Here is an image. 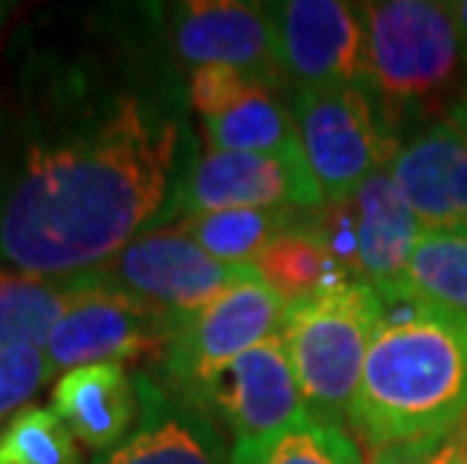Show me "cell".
<instances>
[{
    "label": "cell",
    "mask_w": 467,
    "mask_h": 464,
    "mask_svg": "<svg viewBox=\"0 0 467 464\" xmlns=\"http://www.w3.org/2000/svg\"><path fill=\"white\" fill-rule=\"evenodd\" d=\"M82 286V278H43L18 269H0V350H46L55 325Z\"/></svg>",
    "instance_id": "cell-17"
},
{
    "label": "cell",
    "mask_w": 467,
    "mask_h": 464,
    "mask_svg": "<svg viewBox=\"0 0 467 464\" xmlns=\"http://www.w3.org/2000/svg\"><path fill=\"white\" fill-rule=\"evenodd\" d=\"M187 103L163 70L115 85L67 70L48 82L0 187V263L78 278L169 223L200 157Z\"/></svg>",
    "instance_id": "cell-1"
},
{
    "label": "cell",
    "mask_w": 467,
    "mask_h": 464,
    "mask_svg": "<svg viewBox=\"0 0 467 464\" xmlns=\"http://www.w3.org/2000/svg\"><path fill=\"white\" fill-rule=\"evenodd\" d=\"M265 6L275 25L284 82L296 85V91L365 85L368 46L356 6L337 0H281Z\"/></svg>",
    "instance_id": "cell-11"
},
{
    "label": "cell",
    "mask_w": 467,
    "mask_h": 464,
    "mask_svg": "<svg viewBox=\"0 0 467 464\" xmlns=\"http://www.w3.org/2000/svg\"><path fill=\"white\" fill-rule=\"evenodd\" d=\"M450 6H452L455 27H459V36H462V52H464V64H467V0H459V4H450Z\"/></svg>",
    "instance_id": "cell-27"
},
{
    "label": "cell",
    "mask_w": 467,
    "mask_h": 464,
    "mask_svg": "<svg viewBox=\"0 0 467 464\" xmlns=\"http://www.w3.org/2000/svg\"><path fill=\"white\" fill-rule=\"evenodd\" d=\"M452 464H464V447H462L459 456H455V461H452Z\"/></svg>",
    "instance_id": "cell-29"
},
{
    "label": "cell",
    "mask_w": 467,
    "mask_h": 464,
    "mask_svg": "<svg viewBox=\"0 0 467 464\" xmlns=\"http://www.w3.org/2000/svg\"><path fill=\"white\" fill-rule=\"evenodd\" d=\"M286 302L263 281L217 295L187 317L163 350V383L184 398H196L226 365L281 335Z\"/></svg>",
    "instance_id": "cell-8"
},
{
    "label": "cell",
    "mask_w": 467,
    "mask_h": 464,
    "mask_svg": "<svg viewBox=\"0 0 467 464\" xmlns=\"http://www.w3.org/2000/svg\"><path fill=\"white\" fill-rule=\"evenodd\" d=\"M450 118L455 121V127L467 136V85H464V91H462V97L455 100V106L450 108Z\"/></svg>",
    "instance_id": "cell-28"
},
{
    "label": "cell",
    "mask_w": 467,
    "mask_h": 464,
    "mask_svg": "<svg viewBox=\"0 0 467 464\" xmlns=\"http://www.w3.org/2000/svg\"><path fill=\"white\" fill-rule=\"evenodd\" d=\"M314 209L284 205V209H233L193 214L178 223L187 239H193L205 253L221 263H254L268 244L284 232L305 230Z\"/></svg>",
    "instance_id": "cell-18"
},
{
    "label": "cell",
    "mask_w": 467,
    "mask_h": 464,
    "mask_svg": "<svg viewBox=\"0 0 467 464\" xmlns=\"http://www.w3.org/2000/svg\"><path fill=\"white\" fill-rule=\"evenodd\" d=\"M368 46L365 88L380 106L386 124L441 108L462 97L467 64L452 6L434 0H383L359 6Z\"/></svg>",
    "instance_id": "cell-3"
},
{
    "label": "cell",
    "mask_w": 467,
    "mask_h": 464,
    "mask_svg": "<svg viewBox=\"0 0 467 464\" xmlns=\"http://www.w3.org/2000/svg\"><path fill=\"white\" fill-rule=\"evenodd\" d=\"M464 464H467V434H464Z\"/></svg>",
    "instance_id": "cell-30"
},
{
    "label": "cell",
    "mask_w": 467,
    "mask_h": 464,
    "mask_svg": "<svg viewBox=\"0 0 467 464\" xmlns=\"http://www.w3.org/2000/svg\"><path fill=\"white\" fill-rule=\"evenodd\" d=\"M136 428L91 464H230L223 431L212 413L148 374H136Z\"/></svg>",
    "instance_id": "cell-14"
},
{
    "label": "cell",
    "mask_w": 467,
    "mask_h": 464,
    "mask_svg": "<svg viewBox=\"0 0 467 464\" xmlns=\"http://www.w3.org/2000/svg\"><path fill=\"white\" fill-rule=\"evenodd\" d=\"M0 464H82V452L52 407L27 404L0 431Z\"/></svg>",
    "instance_id": "cell-23"
},
{
    "label": "cell",
    "mask_w": 467,
    "mask_h": 464,
    "mask_svg": "<svg viewBox=\"0 0 467 464\" xmlns=\"http://www.w3.org/2000/svg\"><path fill=\"white\" fill-rule=\"evenodd\" d=\"M52 410L82 447L97 456L118 447L139 422L136 374L124 365H85L57 377Z\"/></svg>",
    "instance_id": "cell-16"
},
{
    "label": "cell",
    "mask_w": 467,
    "mask_h": 464,
    "mask_svg": "<svg viewBox=\"0 0 467 464\" xmlns=\"http://www.w3.org/2000/svg\"><path fill=\"white\" fill-rule=\"evenodd\" d=\"M404 286L467 320V232L425 230L407 263Z\"/></svg>",
    "instance_id": "cell-22"
},
{
    "label": "cell",
    "mask_w": 467,
    "mask_h": 464,
    "mask_svg": "<svg viewBox=\"0 0 467 464\" xmlns=\"http://www.w3.org/2000/svg\"><path fill=\"white\" fill-rule=\"evenodd\" d=\"M230 464H362V456L341 426L305 419L263 440L233 443Z\"/></svg>",
    "instance_id": "cell-21"
},
{
    "label": "cell",
    "mask_w": 467,
    "mask_h": 464,
    "mask_svg": "<svg viewBox=\"0 0 467 464\" xmlns=\"http://www.w3.org/2000/svg\"><path fill=\"white\" fill-rule=\"evenodd\" d=\"M350 281L392 290L404 284L410 253L425 232L389 170L374 172L344 200L314 209L307 226Z\"/></svg>",
    "instance_id": "cell-7"
},
{
    "label": "cell",
    "mask_w": 467,
    "mask_h": 464,
    "mask_svg": "<svg viewBox=\"0 0 467 464\" xmlns=\"http://www.w3.org/2000/svg\"><path fill=\"white\" fill-rule=\"evenodd\" d=\"M307 226L284 232L254 260L263 284L272 286L286 304L326 290V286L350 281Z\"/></svg>",
    "instance_id": "cell-20"
},
{
    "label": "cell",
    "mask_w": 467,
    "mask_h": 464,
    "mask_svg": "<svg viewBox=\"0 0 467 464\" xmlns=\"http://www.w3.org/2000/svg\"><path fill=\"white\" fill-rule=\"evenodd\" d=\"M464 434H467V422L452 434H443V438L377 447L371 464H452L464 447Z\"/></svg>",
    "instance_id": "cell-26"
},
{
    "label": "cell",
    "mask_w": 467,
    "mask_h": 464,
    "mask_svg": "<svg viewBox=\"0 0 467 464\" xmlns=\"http://www.w3.org/2000/svg\"><path fill=\"white\" fill-rule=\"evenodd\" d=\"M380 317V293L362 281L326 286L286 304L281 341L314 419L335 426L347 419Z\"/></svg>",
    "instance_id": "cell-4"
},
{
    "label": "cell",
    "mask_w": 467,
    "mask_h": 464,
    "mask_svg": "<svg viewBox=\"0 0 467 464\" xmlns=\"http://www.w3.org/2000/svg\"><path fill=\"white\" fill-rule=\"evenodd\" d=\"M323 202L305 157L208 151L178 184L169 221L233 209H320Z\"/></svg>",
    "instance_id": "cell-10"
},
{
    "label": "cell",
    "mask_w": 467,
    "mask_h": 464,
    "mask_svg": "<svg viewBox=\"0 0 467 464\" xmlns=\"http://www.w3.org/2000/svg\"><path fill=\"white\" fill-rule=\"evenodd\" d=\"M377 293L383 317L347 422L374 449L452 434L467 419V320L404 284Z\"/></svg>",
    "instance_id": "cell-2"
},
{
    "label": "cell",
    "mask_w": 467,
    "mask_h": 464,
    "mask_svg": "<svg viewBox=\"0 0 467 464\" xmlns=\"http://www.w3.org/2000/svg\"><path fill=\"white\" fill-rule=\"evenodd\" d=\"M389 175L422 230L467 232V136L437 118L401 142Z\"/></svg>",
    "instance_id": "cell-15"
},
{
    "label": "cell",
    "mask_w": 467,
    "mask_h": 464,
    "mask_svg": "<svg viewBox=\"0 0 467 464\" xmlns=\"http://www.w3.org/2000/svg\"><path fill=\"white\" fill-rule=\"evenodd\" d=\"M82 293L55 325L43 350L52 377L85 365H121L145 353L166 350L182 325L175 317L127 293L106 290L88 278H82Z\"/></svg>",
    "instance_id": "cell-9"
},
{
    "label": "cell",
    "mask_w": 467,
    "mask_h": 464,
    "mask_svg": "<svg viewBox=\"0 0 467 464\" xmlns=\"http://www.w3.org/2000/svg\"><path fill=\"white\" fill-rule=\"evenodd\" d=\"M256 88H268L260 76L238 70V67H223V64H208V67H196L191 70V85H187V100L191 108L202 115V121H212V118H221L223 112H230L233 106H238L247 94L256 91Z\"/></svg>",
    "instance_id": "cell-24"
},
{
    "label": "cell",
    "mask_w": 467,
    "mask_h": 464,
    "mask_svg": "<svg viewBox=\"0 0 467 464\" xmlns=\"http://www.w3.org/2000/svg\"><path fill=\"white\" fill-rule=\"evenodd\" d=\"M97 286L127 293L178 323L200 314L217 295L263 281L254 263H221L178 230L139 235L100 269L82 274Z\"/></svg>",
    "instance_id": "cell-6"
},
{
    "label": "cell",
    "mask_w": 467,
    "mask_h": 464,
    "mask_svg": "<svg viewBox=\"0 0 467 464\" xmlns=\"http://www.w3.org/2000/svg\"><path fill=\"white\" fill-rule=\"evenodd\" d=\"M233 434V443L263 440L314 419L293 374L281 335L238 356L193 398Z\"/></svg>",
    "instance_id": "cell-12"
},
{
    "label": "cell",
    "mask_w": 467,
    "mask_h": 464,
    "mask_svg": "<svg viewBox=\"0 0 467 464\" xmlns=\"http://www.w3.org/2000/svg\"><path fill=\"white\" fill-rule=\"evenodd\" d=\"M293 118L305 163L326 202L344 200L374 172L389 170L401 148L365 85L296 91Z\"/></svg>",
    "instance_id": "cell-5"
},
{
    "label": "cell",
    "mask_w": 467,
    "mask_h": 464,
    "mask_svg": "<svg viewBox=\"0 0 467 464\" xmlns=\"http://www.w3.org/2000/svg\"><path fill=\"white\" fill-rule=\"evenodd\" d=\"M166 39L184 67L223 64L260 76L265 85L284 82L277 67L275 25L265 4L242 0H191L169 6Z\"/></svg>",
    "instance_id": "cell-13"
},
{
    "label": "cell",
    "mask_w": 467,
    "mask_h": 464,
    "mask_svg": "<svg viewBox=\"0 0 467 464\" xmlns=\"http://www.w3.org/2000/svg\"><path fill=\"white\" fill-rule=\"evenodd\" d=\"M52 377L46 353L36 347L0 350V431Z\"/></svg>",
    "instance_id": "cell-25"
},
{
    "label": "cell",
    "mask_w": 467,
    "mask_h": 464,
    "mask_svg": "<svg viewBox=\"0 0 467 464\" xmlns=\"http://www.w3.org/2000/svg\"><path fill=\"white\" fill-rule=\"evenodd\" d=\"M202 133L208 151L305 157L293 112L268 88H256L230 112L202 121Z\"/></svg>",
    "instance_id": "cell-19"
}]
</instances>
